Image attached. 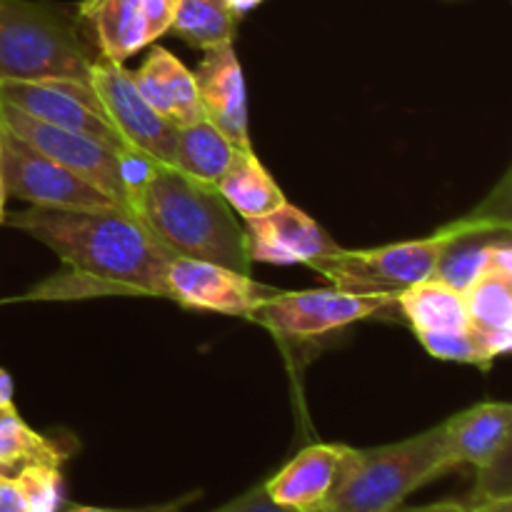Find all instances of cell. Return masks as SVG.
I'll use <instances>...</instances> for the list:
<instances>
[{"mask_svg": "<svg viewBox=\"0 0 512 512\" xmlns=\"http://www.w3.org/2000/svg\"><path fill=\"white\" fill-rule=\"evenodd\" d=\"M48 245L70 270L48 280L33 298H75V293H120L165 298V273L175 258L133 213L123 208H28L8 218Z\"/></svg>", "mask_w": 512, "mask_h": 512, "instance_id": "1", "label": "cell"}, {"mask_svg": "<svg viewBox=\"0 0 512 512\" xmlns=\"http://www.w3.org/2000/svg\"><path fill=\"white\" fill-rule=\"evenodd\" d=\"M128 210L175 258L205 260L248 275L245 233L218 188L145 155H123Z\"/></svg>", "mask_w": 512, "mask_h": 512, "instance_id": "2", "label": "cell"}, {"mask_svg": "<svg viewBox=\"0 0 512 512\" xmlns=\"http://www.w3.org/2000/svg\"><path fill=\"white\" fill-rule=\"evenodd\" d=\"M93 60L78 20L68 10L0 0V83H88Z\"/></svg>", "mask_w": 512, "mask_h": 512, "instance_id": "3", "label": "cell"}, {"mask_svg": "<svg viewBox=\"0 0 512 512\" xmlns=\"http://www.w3.org/2000/svg\"><path fill=\"white\" fill-rule=\"evenodd\" d=\"M450 468L440 425L400 443L358 450V460L343 488L323 512H390L403 505L413 490Z\"/></svg>", "mask_w": 512, "mask_h": 512, "instance_id": "4", "label": "cell"}, {"mask_svg": "<svg viewBox=\"0 0 512 512\" xmlns=\"http://www.w3.org/2000/svg\"><path fill=\"white\" fill-rule=\"evenodd\" d=\"M458 230V223L438 230L423 240L383 245L373 250H343L325 255L310 263V268L333 283V288L350 290L363 295H393L398 298L403 290L420 280L430 278L440 253Z\"/></svg>", "mask_w": 512, "mask_h": 512, "instance_id": "5", "label": "cell"}, {"mask_svg": "<svg viewBox=\"0 0 512 512\" xmlns=\"http://www.w3.org/2000/svg\"><path fill=\"white\" fill-rule=\"evenodd\" d=\"M90 88L103 105L115 133L135 153L163 165H173L178 148V125L158 113L133 83V75L115 60L98 58L90 65Z\"/></svg>", "mask_w": 512, "mask_h": 512, "instance_id": "6", "label": "cell"}, {"mask_svg": "<svg viewBox=\"0 0 512 512\" xmlns=\"http://www.w3.org/2000/svg\"><path fill=\"white\" fill-rule=\"evenodd\" d=\"M395 303L398 298L393 295H363L340 288L303 290V293L275 290L258 308L250 310L248 318L288 338H315L358 320L373 318Z\"/></svg>", "mask_w": 512, "mask_h": 512, "instance_id": "7", "label": "cell"}, {"mask_svg": "<svg viewBox=\"0 0 512 512\" xmlns=\"http://www.w3.org/2000/svg\"><path fill=\"white\" fill-rule=\"evenodd\" d=\"M0 113H3L5 128L43 153L45 158L55 160L58 165L68 168L70 173L80 175L88 180L90 185L108 195L118 208L128 210V193H125V178H123V155L118 150L108 148L100 140L88 138L83 133H73V130L55 128V125L40 123V120L30 118V115L20 113V110L10 108V105L0 103ZM130 213V210H128Z\"/></svg>", "mask_w": 512, "mask_h": 512, "instance_id": "8", "label": "cell"}, {"mask_svg": "<svg viewBox=\"0 0 512 512\" xmlns=\"http://www.w3.org/2000/svg\"><path fill=\"white\" fill-rule=\"evenodd\" d=\"M0 183L5 195H15L28 200L35 208H60V210H98L118 208L95 185L70 173L68 168L55 160L45 158L28 143L5 133L3 160H0Z\"/></svg>", "mask_w": 512, "mask_h": 512, "instance_id": "9", "label": "cell"}, {"mask_svg": "<svg viewBox=\"0 0 512 512\" xmlns=\"http://www.w3.org/2000/svg\"><path fill=\"white\" fill-rule=\"evenodd\" d=\"M0 103L55 128L83 133L118 153H130L103 113L93 88L78 80H43V83H0Z\"/></svg>", "mask_w": 512, "mask_h": 512, "instance_id": "10", "label": "cell"}, {"mask_svg": "<svg viewBox=\"0 0 512 512\" xmlns=\"http://www.w3.org/2000/svg\"><path fill=\"white\" fill-rule=\"evenodd\" d=\"M358 460V450L345 445H310L300 450L280 473L263 483L265 493L280 508L323 512L343 488Z\"/></svg>", "mask_w": 512, "mask_h": 512, "instance_id": "11", "label": "cell"}, {"mask_svg": "<svg viewBox=\"0 0 512 512\" xmlns=\"http://www.w3.org/2000/svg\"><path fill=\"white\" fill-rule=\"evenodd\" d=\"M273 293L275 290L253 283L248 275L205 260L173 258L165 273V298L195 310L248 315Z\"/></svg>", "mask_w": 512, "mask_h": 512, "instance_id": "12", "label": "cell"}, {"mask_svg": "<svg viewBox=\"0 0 512 512\" xmlns=\"http://www.w3.org/2000/svg\"><path fill=\"white\" fill-rule=\"evenodd\" d=\"M243 233L250 263L255 260L270 265H310L338 250L333 238L310 215L290 203L268 215L250 218Z\"/></svg>", "mask_w": 512, "mask_h": 512, "instance_id": "13", "label": "cell"}, {"mask_svg": "<svg viewBox=\"0 0 512 512\" xmlns=\"http://www.w3.org/2000/svg\"><path fill=\"white\" fill-rule=\"evenodd\" d=\"M203 113L238 150H253L248 138V103L245 83L233 43L205 50L200 68L195 70Z\"/></svg>", "mask_w": 512, "mask_h": 512, "instance_id": "14", "label": "cell"}, {"mask_svg": "<svg viewBox=\"0 0 512 512\" xmlns=\"http://www.w3.org/2000/svg\"><path fill=\"white\" fill-rule=\"evenodd\" d=\"M512 408L508 403H480L440 423L450 465L490 468L510 453Z\"/></svg>", "mask_w": 512, "mask_h": 512, "instance_id": "15", "label": "cell"}, {"mask_svg": "<svg viewBox=\"0 0 512 512\" xmlns=\"http://www.w3.org/2000/svg\"><path fill=\"white\" fill-rule=\"evenodd\" d=\"M130 75L138 93L178 128L205 118L195 75L165 48L155 45L143 68Z\"/></svg>", "mask_w": 512, "mask_h": 512, "instance_id": "16", "label": "cell"}, {"mask_svg": "<svg viewBox=\"0 0 512 512\" xmlns=\"http://www.w3.org/2000/svg\"><path fill=\"white\" fill-rule=\"evenodd\" d=\"M468 328L493 358L512 345V275H480L463 290Z\"/></svg>", "mask_w": 512, "mask_h": 512, "instance_id": "17", "label": "cell"}, {"mask_svg": "<svg viewBox=\"0 0 512 512\" xmlns=\"http://www.w3.org/2000/svg\"><path fill=\"white\" fill-rule=\"evenodd\" d=\"M83 15L93 23L95 43L103 58L123 63L150 45L140 0H88Z\"/></svg>", "mask_w": 512, "mask_h": 512, "instance_id": "18", "label": "cell"}, {"mask_svg": "<svg viewBox=\"0 0 512 512\" xmlns=\"http://www.w3.org/2000/svg\"><path fill=\"white\" fill-rule=\"evenodd\" d=\"M235 155H238V148L208 118H203L178 130L173 168L198 183L218 188Z\"/></svg>", "mask_w": 512, "mask_h": 512, "instance_id": "19", "label": "cell"}, {"mask_svg": "<svg viewBox=\"0 0 512 512\" xmlns=\"http://www.w3.org/2000/svg\"><path fill=\"white\" fill-rule=\"evenodd\" d=\"M398 305L415 333L468 328L463 293L438 278H425L398 295Z\"/></svg>", "mask_w": 512, "mask_h": 512, "instance_id": "20", "label": "cell"}, {"mask_svg": "<svg viewBox=\"0 0 512 512\" xmlns=\"http://www.w3.org/2000/svg\"><path fill=\"white\" fill-rule=\"evenodd\" d=\"M218 190L225 198V203L235 213L243 215L245 220L268 215L273 210H278L280 205L288 203L283 190L275 185V180L260 165L253 150H238V155L230 163L228 173L218 183Z\"/></svg>", "mask_w": 512, "mask_h": 512, "instance_id": "21", "label": "cell"}, {"mask_svg": "<svg viewBox=\"0 0 512 512\" xmlns=\"http://www.w3.org/2000/svg\"><path fill=\"white\" fill-rule=\"evenodd\" d=\"M235 20L238 13L228 0H180L170 30L195 48L208 50L233 43Z\"/></svg>", "mask_w": 512, "mask_h": 512, "instance_id": "22", "label": "cell"}, {"mask_svg": "<svg viewBox=\"0 0 512 512\" xmlns=\"http://www.w3.org/2000/svg\"><path fill=\"white\" fill-rule=\"evenodd\" d=\"M65 460L63 450L58 445L45 440L33 428L20 420L18 410L13 413H0V465L18 473L25 465H53L60 468Z\"/></svg>", "mask_w": 512, "mask_h": 512, "instance_id": "23", "label": "cell"}, {"mask_svg": "<svg viewBox=\"0 0 512 512\" xmlns=\"http://www.w3.org/2000/svg\"><path fill=\"white\" fill-rule=\"evenodd\" d=\"M28 512H58L63 503V475L53 465H25L13 475Z\"/></svg>", "mask_w": 512, "mask_h": 512, "instance_id": "24", "label": "cell"}, {"mask_svg": "<svg viewBox=\"0 0 512 512\" xmlns=\"http://www.w3.org/2000/svg\"><path fill=\"white\" fill-rule=\"evenodd\" d=\"M418 338L425 345V350L438 360H453V363H468L478 365V368H490V363L495 360L470 328L420 333Z\"/></svg>", "mask_w": 512, "mask_h": 512, "instance_id": "25", "label": "cell"}, {"mask_svg": "<svg viewBox=\"0 0 512 512\" xmlns=\"http://www.w3.org/2000/svg\"><path fill=\"white\" fill-rule=\"evenodd\" d=\"M178 3L180 0H140L145 13V25H148V43H153L155 38L168 33L170 23L175 18V10H178Z\"/></svg>", "mask_w": 512, "mask_h": 512, "instance_id": "26", "label": "cell"}, {"mask_svg": "<svg viewBox=\"0 0 512 512\" xmlns=\"http://www.w3.org/2000/svg\"><path fill=\"white\" fill-rule=\"evenodd\" d=\"M213 512H295V510H288V508H280V505H275L273 500L268 498V493H265L263 485H258V488L248 490L245 495L235 498L233 503L223 505V508H218Z\"/></svg>", "mask_w": 512, "mask_h": 512, "instance_id": "27", "label": "cell"}, {"mask_svg": "<svg viewBox=\"0 0 512 512\" xmlns=\"http://www.w3.org/2000/svg\"><path fill=\"white\" fill-rule=\"evenodd\" d=\"M0 512H28L13 475L0 473Z\"/></svg>", "mask_w": 512, "mask_h": 512, "instance_id": "28", "label": "cell"}, {"mask_svg": "<svg viewBox=\"0 0 512 512\" xmlns=\"http://www.w3.org/2000/svg\"><path fill=\"white\" fill-rule=\"evenodd\" d=\"M185 500H175V503L165 505H148V508H95V505H75V508L65 512H183Z\"/></svg>", "mask_w": 512, "mask_h": 512, "instance_id": "29", "label": "cell"}, {"mask_svg": "<svg viewBox=\"0 0 512 512\" xmlns=\"http://www.w3.org/2000/svg\"><path fill=\"white\" fill-rule=\"evenodd\" d=\"M468 505L458 503V500H443V503H433V505H415V508H393L390 512H465Z\"/></svg>", "mask_w": 512, "mask_h": 512, "instance_id": "30", "label": "cell"}, {"mask_svg": "<svg viewBox=\"0 0 512 512\" xmlns=\"http://www.w3.org/2000/svg\"><path fill=\"white\" fill-rule=\"evenodd\" d=\"M468 508L470 512H512V498H485Z\"/></svg>", "mask_w": 512, "mask_h": 512, "instance_id": "31", "label": "cell"}, {"mask_svg": "<svg viewBox=\"0 0 512 512\" xmlns=\"http://www.w3.org/2000/svg\"><path fill=\"white\" fill-rule=\"evenodd\" d=\"M13 410V380H10V375L0 368V413H13Z\"/></svg>", "mask_w": 512, "mask_h": 512, "instance_id": "32", "label": "cell"}, {"mask_svg": "<svg viewBox=\"0 0 512 512\" xmlns=\"http://www.w3.org/2000/svg\"><path fill=\"white\" fill-rule=\"evenodd\" d=\"M230 3V8L235 10V13H245V10H250V8H255V5L260 3V0H228Z\"/></svg>", "mask_w": 512, "mask_h": 512, "instance_id": "33", "label": "cell"}, {"mask_svg": "<svg viewBox=\"0 0 512 512\" xmlns=\"http://www.w3.org/2000/svg\"><path fill=\"white\" fill-rule=\"evenodd\" d=\"M5 133H8V128H5L3 113H0V160H3V143H5Z\"/></svg>", "mask_w": 512, "mask_h": 512, "instance_id": "34", "label": "cell"}, {"mask_svg": "<svg viewBox=\"0 0 512 512\" xmlns=\"http://www.w3.org/2000/svg\"><path fill=\"white\" fill-rule=\"evenodd\" d=\"M5 220V188L3 183H0V223Z\"/></svg>", "mask_w": 512, "mask_h": 512, "instance_id": "35", "label": "cell"}, {"mask_svg": "<svg viewBox=\"0 0 512 512\" xmlns=\"http://www.w3.org/2000/svg\"><path fill=\"white\" fill-rule=\"evenodd\" d=\"M0 473H3V475H13L8 468H5V465H0Z\"/></svg>", "mask_w": 512, "mask_h": 512, "instance_id": "36", "label": "cell"}, {"mask_svg": "<svg viewBox=\"0 0 512 512\" xmlns=\"http://www.w3.org/2000/svg\"><path fill=\"white\" fill-rule=\"evenodd\" d=\"M465 512H470V508H468V510H465Z\"/></svg>", "mask_w": 512, "mask_h": 512, "instance_id": "37", "label": "cell"}]
</instances>
